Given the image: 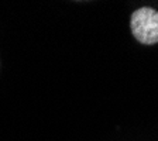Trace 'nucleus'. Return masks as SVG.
Returning <instances> with one entry per match:
<instances>
[{
  "label": "nucleus",
  "mask_w": 158,
  "mask_h": 141,
  "mask_svg": "<svg viewBox=\"0 0 158 141\" xmlns=\"http://www.w3.org/2000/svg\"><path fill=\"white\" fill-rule=\"evenodd\" d=\"M131 34L140 44L154 45L158 43V11L152 7H140L130 17Z\"/></svg>",
  "instance_id": "obj_1"
}]
</instances>
